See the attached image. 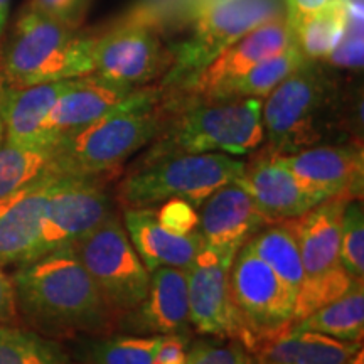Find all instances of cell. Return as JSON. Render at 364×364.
<instances>
[{
    "label": "cell",
    "instance_id": "ffe728a7",
    "mask_svg": "<svg viewBox=\"0 0 364 364\" xmlns=\"http://www.w3.org/2000/svg\"><path fill=\"white\" fill-rule=\"evenodd\" d=\"M58 174L48 171L0 199V267L24 262L39 235L44 208Z\"/></svg>",
    "mask_w": 364,
    "mask_h": 364
},
{
    "label": "cell",
    "instance_id": "ab89813d",
    "mask_svg": "<svg viewBox=\"0 0 364 364\" xmlns=\"http://www.w3.org/2000/svg\"><path fill=\"white\" fill-rule=\"evenodd\" d=\"M4 142V127H2V122H0V145Z\"/></svg>",
    "mask_w": 364,
    "mask_h": 364
},
{
    "label": "cell",
    "instance_id": "d6a6232c",
    "mask_svg": "<svg viewBox=\"0 0 364 364\" xmlns=\"http://www.w3.org/2000/svg\"><path fill=\"white\" fill-rule=\"evenodd\" d=\"M186 364H255L243 343L231 339L230 343L198 341L188 348Z\"/></svg>",
    "mask_w": 364,
    "mask_h": 364
},
{
    "label": "cell",
    "instance_id": "7c38bea8",
    "mask_svg": "<svg viewBox=\"0 0 364 364\" xmlns=\"http://www.w3.org/2000/svg\"><path fill=\"white\" fill-rule=\"evenodd\" d=\"M110 215V198L97 177L58 176L46 203L38 240L22 263L73 247Z\"/></svg>",
    "mask_w": 364,
    "mask_h": 364
},
{
    "label": "cell",
    "instance_id": "f1b7e54d",
    "mask_svg": "<svg viewBox=\"0 0 364 364\" xmlns=\"http://www.w3.org/2000/svg\"><path fill=\"white\" fill-rule=\"evenodd\" d=\"M0 364H71L56 344L0 322Z\"/></svg>",
    "mask_w": 364,
    "mask_h": 364
},
{
    "label": "cell",
    "instance_id": "1f68e13d",
    "mask_svg": "<svg viewBox=\"0 0 364 364\" xmlns=\"http://www.w3.org/2000/svg\"><path fill=\"white\" fill-rule=\"evenodd\" d=\"M349 21L339 44L324 61L343 70L363 68V0H349Z\"/></svg>",
    "mask_w": 364,
    "mask_h": 364
},
{
    "label": "cell",
    "instance_id": "3957f363",
    "mask_svg": "<svg viewBox=\"0 0 364 364\" xmlns=\"http://www.w3.org/2000/svg\"><path fill=\"white\" fill-rule=\"evenodd\" d=\"M263 100L267 152L275 156L326 144L334 129L339 91L324 63L304 61Z\"/></svg>",
    "mask_w": 364,
    "mask_h": 364
},
{
    "label": "cell",
    "instance_id": "cb8c5ba5",
    "mask_svg": "<svg viewBox=\"0 0 364 364\" xmlns=\"http://www.w3.org/2000/svg\"><path fill=\"white\" fill-rule=\"evenodd\" d=\"M290 327L297 331L321 332L349 343H361L364 334L363 280L356 279L341 297L299 318Z\"/></svg>",
    "mask_w": 364,
    "mask_h": 364
},
{
    "label": "cell",
    "instance_id": "52a82bcc",
    "mask_svg": "<svg viewBox=\"0 0 364 364\" xmlns=\"http://www.w3.org/2000/svg\"><path fill=\"white\" fill-rule=\"evenodd\" d=\"M245 164L226 154H169L145 157L117 189L127 208H154L171 198H184L196 208L221 186L243 176Z\"/></svg>",
    "mask_w": 364,
    "mask_h": 364
},
{
    "label": "cell",
    "instance_id": "4316f807",
    "mask_svg": "<svg viewBox=\"0 0 364 364\" xmlns=\"http://www.w3.org/2000/svg\"><path fill=\"white\" fill-rule=\"evenodd\" d=\"M247 243L297 297L304 282V267L297 241L290 228L285 223L267 225L257 231Z\"/></svg>",
    "mask_w": 364,
    "mask_h": 364
},
{
    "label": "cell",
    "instance_id": "7a4b0ae2",
    "mask_svg": "<svg viewBox=\"0 0 364 364\" xmlns=\"http://www.w3.org/2000/svg\"><path fill=\"white\" fill-rule=\"evenodd\" d=\"M171 115L161 86L135 90L124 103L75 134L53 144L49 171L58 176L98 177L154 142Z\"/></svg>",
    "mask_w": 364,
    "mask_h": 364
},
{
    "label": "cell",
    "instance_id": "f35d334b",
    "mask_svg": "<svg viewBox=\"0 0 364 364\" xmlns=\"http://www.w3.org/2000/svg\"><path fill=\"white\" fill-rule=\"evenodd\" d=\"M9 7H11V0H0V39H2L4 29H6V22L9 17Z\"/></svg>",
    "mask_w": 364,
    "mask_h": 364
},
{
    "label": "cell",
    "instance_id": "6da1fadb",
    "mask_svg": "<svg viewBox=\"0 0 364 364\" xmlns=\"http://www.w3.org/2000/svg\"><path fill=\"white\" fill-rule=\"evenodd\" d=\"M12 284L17 307L46 332H100L110 322L112 312L75 247L22 263Z\"/></svg>",
    "mask_w": 364,
    "mask_h": 364
},
{
    "label": "cell",
    "instance_id": "d6986e66",
    "mask_svg": "<svg viewBox=\"0 0 364 364\" xmlns=\"http://www.w3.org/2000/svg\"><path fill=\"white\" fill-rule=\"evenodd\" d=\"M125 316L122 326L132 334H186L191 327L186 272L172 267L150 272L147 295L139 307Z\"/></svg>",
    "mask_w": 364,
    "mask_h": 364
},
{
    "label": "cell",
    "instance_id": "2e32d148",
    "mask_svg": "<svg viewBox=\"0 0 364 364\" xmlns=\"http://www.w3.org/2000/svg\"><path fill=\"white\" fill-rule=\"evenodd\" d=\"M201 204L199 235L204 247L230 263L257 231L270 225L252 196L236 182L213 191Z\"/></svg>",
    "mask_w": 364,
    "mask_h": 364
},
{
    "label": "cell",
    "instance_id": "d590c367",
    "mask_svg": "<svg viewBox=\"0 0 364 364\" xmlns=\"http://www.w3.org/2000/svg\"><path fill=\"white\" fill-rule=\"evenodd\" d=\"M186 359H188L186 334L162 336L154 364H186Z\"/></svg>",
    "mask_w": 364,
    "mask_h": 364
},
{
    "label": "cell",
    "instance_id": "e0dca14e",
    "mask_svg": "<svg viewBox=\"0 0 364 364\" xmlns=\"http://www.w3.org/2000/svg\"><path fill=\"white\" fill-rule=\"evenodd\" d=\"M235 182L252 196L270 225L294 220L324 203L270 152L258 156L252 164H245L243 176Z\"/></svg>",
    "mask_w": 364,
    "mask_h": 364
},
{
    "label": "cell",
    "instance_id": "f546056e",
    "mask_svg": "<svg viewBox=\"0 0 364 364\" xmlns=\"http://www.w3.org/2000/svg\"><path fill=\"white\" fill-rule=\"evenodd\" d=\"M162 336H112L97 339L85 349L90 364H154Z\"/></svg>",
    "mask_w": 364,
    "mask_h": 364
},
{
    "label": "cell",
    "instance_id": "836d02e7",
    "mask_svg": "<svg viewBox=\"0 0 364 364\" xmlns=\"http://www.w3.org/2000/svg\"><path fill=\"white\" fill-rule=\"evenodd\" d=\"M161 225L176 235L199 233V215L196 206L184 198H171L156 209Z\"/></svg>",
    "mask_w": 364,
    "mask_h": 364
},
{
    "label": "cell",
    "instance_id": "4fadbf2b",
    "mask_svg": "<svg viewBox=\"0 0 364 364\" xmlns=\"http://www.w3.org/2000/svg\"><path fill=\"white\" fill-rule=\"evenodd\" d=\"M294 43V29L289 24L287 14L273 17L226 48L184 90L166 93L177 103H203L215 91L238 80L263 59L275 56Z\"/></svg>",
    "mask_w": 364,
    "mask_h": 364
},
{
    "label": "cell",
    "instance_id": "603a6c76",
    "mask_svg": "<svg viewBox=\"0 0 364 364\" xmlns=\"http://www.w3.org/2000/svg\"><path fill=\"white\" fill-rule=\"evenodd\" d=\"M257 364H361L363 344L287 327L255 346Z\"/></svg>",
    "mask_w": 364,
    "mask_h": 364
},
{
    "label": "cell",
    "instance_id": "d4e9b609",
    "mask_svg": "<svg viewBox=\"0 0 364 364\" xmlns=\"http://www.w3.org/2000/svg\"><path fill=\"white\" fill-rule=\"evenodd\" d=\"M304 61H307L299 51L297 44L289 46L275 56L263 59L238 80L231 81L209 97L206 102H230V100H263L273 88H277L290 73L297 70Z\"/></svg>",
    "mask_w": 364,
    "mask_h": 364
},
{
    "label": "cell",
    "instance_id": "8992f818",
    "mask_svg": "<svg viewBox=\"0 0 364 364\" xmlns=\"http://www.w3.org/2000/svg\"><path fill=\"white\" fill-rule=\"evenodd\" d=\"M284 14L285 0H209L169 43L174 61L159 86L169 93L184 90L226 48Z\"/></svg>",
    "mask_w": 364,
    "mask_h": 364
},
{
    "label": "cell",
    "instance_id": "83f0119b",
    "mask_svg": "<svg viewBox=\"0 0 364 364\" xmlns=\"http://www.w3.org/2000/svg\"><path fill=\"white\" fill-rule=\"evenodd\" d=\"M53 145H0V199L49 171Z\"/></svg>",
    "mask_w": 364,
    "mask_h": 364
},
{
    "label": "cell",
    "instance_id": "30bf717a",
    "mask_svg": "<svg viewBox=\"0 0 364 364\" xmlns=\"http://www.w3.org/2000/svg\"><path fill=\"white\" fill-rule=\"evenodd\" d=\"M230 290L245 331V348L285 331L294 322L295 295L245 243L230 268Z\"/></svg>",
    "mask_w": 364,
    "mask_h": 364
},
{
    "label": "cell",
    "instance_id": "7402d4cb",
    "mask_svg": "<svg viewBox=\"0 0 364 364\" xmlns=\"http://www.w3.org/2000/svg\"><path fill=\"white\" fill-rule=\"evenodd\" d=\"M73 80L33 86H0V122L4 140L11 145H46L41 134L54 103Z\"/></svg>",
    "mask_w": 364,
    "mask_h": 364
},
{
    "label": "cell",
    "instance_id": "8fae6325",
    "mask_svg": "<svg viewBox=\"0 0 364 364\" xmlns=\"http://www.w3.org/2000/svg\"><path fill=\"white\" fill-rule=\"evenodd\" d=\"M91 33L93 73L113 83L144 88L162 78L174 61L169 43L154 27L113 21Z\"/></svg>",
    "mask_w": 364,
    "mask_h": 364
},
{
    "label": "cell",
    "instance_id": "ba28073f",
    "mask_svg": "<svg viewBox=\"0 0 364 364\" xmlns=\"http://www.w3.org/2000/svg\"><path fill=\"white\" fill-rule=\"evenodd\" d=\"M346 201L344 198L327 199L302 216L284 221L295 236L304 267L294 322L341 297L356 280L341 263V220Z\"/></svg>",
    "mask_w": 364,
    "mask_h": 364
},
{
    "label": "cell",
    "instance_id": "4dcf8cb0",
    "mask_svg": "<svg viewBox=\"0 0 364 364\" xmlns=\"http://www.w3.org/2000/svg\"><path fill=\"white\" fill-rule=\"evenodd\" d=\"M341 263L353 279L364 277V211L358 198L346 201L341 220Z\"/></svg>",
    "mask_w": 364,
    "mask_h": 364
},
{
    "label": "cell",
    "instance_id": "e575fe53",
    "mask_svg": "<svg viewBox=\"0 0 364 364\" xmlns=\"http://www.w3.org/2000/svg\"><path fill=\"white\" fill-rule=\"evenodd\" d=\"M91 0H31L27 7L71 29H81Z\"/></svg>",
    "mask_w": 364,
    "mask_h": 364
},
{
    "label": "cell",
    "instance_id": "484cf974",
    "mask_svg": "<svg viewBox=\"0 0 364 364\" xmlns=\"http://www.w3.org/2000/svg\"><path fill=\"white\" fill-rule=\"evenodd\" d=\"M349 4V0H331L295 27V44L307 61H327L348 26Z\"/></svg>",
    "mask_w": 364,
    "mask_h": 364
},
{
    "label": "cell",
    "instance_id": "60d3db41",
    "mask_svg": "<svg viewBox=\"0 0 364 364\" xmlns=\"http://www.w3.org/2000/svg\"><path fill=\"white\" fill-rule=\"evenodd\" d=\"M255 364H257V363H255Z\"/></svg>",
    "mask_w": 364,
    "mask_h": 364
},
{
    "label": "cell",
    "instance_id": "5bb4252c",
    "mask_svg": "<svg viewBox=\"0 0 364 364\" xmlns=\"http://www.w3.org/2000/svg\"><path fill=\"white\" fill-rule=\"evenodd\" d=\"M230 262L206 247L186 268L191 326L201 334L245 344V331L230 290Z\"/></svg>",
    "mask_w": 364,
    "mask_h": 364
},
{
    "label": "cell",
    "instance_id": "9a60e30c",
    "mask_svg": "<svg viewBox=\"0 0 364 364\" xmlns=\"http://www.w3.org/2000/svg\"><path fill=\"white\" fill-rule=\"evenodd\" d=\"M287 169L309 189L327 199H354L361 196L364 154L358 144H322L277 156Z\"/></svg>",
    "mask_w": 364,
    "mask_h": 364
},
{
    "label": "cell",
    "instance_id": "9c48e42d",
    "mask_svg": "<svg viewBox=\"0 0 364 364\" xmlns=\"http://www.w3.org/2000/svg\"><path fill=\"white\" fill-rule=\"evenodd\" d=\"M112 314H129L145 299L150 272L113 215L73 245Z\"/></svg>",
    "mask_w": 364,
    "mask_h": 364
},
{
    "label": "cell",
    "instance_id": "277c9868",
    "mask_svg": "<svg viewBox=\"0 0 364 364\" xmlns=\"http://www.w3.org/2000/svg\"><path fill=\"white\" fill-rule=\"evenodd\" d=\"M93 33L71 29L26 7L0 49L6 86H33L91 75Z\"/></svg>",
    "mask_w": 364,
    "mask_h": 364
},
{
    "label": "cell",
    "instance_id": "74e56055",
    "mask_svg": "<svg viewBox=\"0 0 364 364\" xmlns=\"http://www.w3.org/2000/svg\"><path fill=\"white\" fill-rule=\"evenodd\" d=\"M17 314V304H16V292H14L12 279L4 273L2 267H0V322H11L16 318Z\"/></svg>",
    "mask_w": 364,
    "mask_h": 364
},
{
    "label": "cell",
    "instance_id": "ac0fdd59",
    "mask_svg": "<svg viewBox=\"0 0 364 364\" xmlns=\"http://www.w3.org/2000/svg\"><path fill=\"white\" fill-rule=\"evenodd\" d=\"M135 90L139 88L113 83L95 73L75 78L46 117L41 134L43 144L53 145L61 136L75 134L100 120L124 103Z\"/></svg>",
    "mask_w": 364,
    "mask_h": 364
},
{
    "label": "cell",
    "instance_id": "44dd1931",
    "mask_svg": "<svg viewBox=\"0 0 364 364\" xmlns=\"http://www.w3.org/2000/svg\"><path fill=\"white\" fill-rule=\"evenodd\" d=\"M124 228L149 272L161 267L186 270L204 247L199 233L176 235L166 230L157 221L154 208H127Z\"/></svg>",
    "mask_w": 364,
    "mask_h": 364
},
{
    "label": "cell",
    "instance_id": "8d00e7d4",
    "mask_svg": "<svg viewBox=\"0 0 364 364\" xmlns=\"http://www.w3.org/2000/svg\"><path fill=\"white\" fill-rule=\"evenodd\" d=\"M331 0H285L287 4V19L289 24L295 31L300 22L307 19L309 16L321 11L322 7H326Z\"/></svg>",
    "mask_w": 364,
    "mask_h": 364
},
{
    "label": "cell",
    "instance_id": "5b68a950",
    "mask_svg": "<svg viewBox=\"0 0 364 364\" xmlns=\"http://www.w3.org/2000/svg\"><path fill=\"white\" fill-rule=\"evenodd\" d=\"M171 115L145 157L169 154L245 156L265 142L263 100L177 103L166 93Z\"/></svg>",
    "mask_w": 364,
    "mask_h": 364
}]
</instances>
